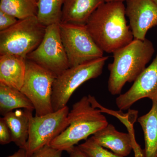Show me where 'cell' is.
Masks as SVG:
<instances>
[{
	"label": "cell",
	"mask_w": 157,
	"mask_h": 157,
	"mask_svg": "<svg viewBox=\"0 0 157 157\" xmlns=\"http://www.w3.org/2000/svg\"><path fill=\"white\" fill-rule=\"evenodd\" d=\"M63 151L46 145L34 152L30 157H61Z\"/></svg>",
	"instance_id": "21"
},
{
	"label": "cell",
	"mask_w": 157,
	"mask_h": 157,
	"mask_svg": "<svg viewBox=\"0 0 157 157\" xmlns=\"http://www.w3.org/2000/svg\"><path fill=\"white\" fill-rule=\"evenodd\" d=\"M67 106L45 115L32 116L30 121L29 138L25 150L30 157L39 149L51 142L69 126Z\"/></svg>",
	"instance_id": "8"
},
{
	"label": "cell",
	"mask_w": 157,
	"mask_h": 157,
	"mask_svg": "<svg viewBox=\"0 0 157 157\" xmlns=\"http://www.w3.org/2000/svg\"><path fill=\"white\" fill-rule=\"evenodd\" d=\"M32 1H33L35 4H36L37 6V3L38 2V0H32Z\"/></svg>",
	"instance_id": "28"
},
{
	"label": "cell",
	"mask_w": 157,
	"mask_h": 157,
	"mask_svg": "<svg viewBox=\"0 0 157 157\" xmlns=\"http://www.w3.org/2000/svg\"><path fill=\"white\" fill-rule=\"evenodd\" d=\"M16 17L0 11V31L9 28L18 21Z\"/></svg>",
	"instance_id": "23"
},
{
	"label": "cell",
	"mask_w": 157,
	"mask_h": 157,
	"mask_svg": "<svg viewBox=\"0 0 157 157\" xmlns=\"http://www.w3.org/2000/svg\"><path fill=\"white\" fill-rule=\"evenodd\" d=\"M124 1H126V0H106V2H123Z\"/></svg>",
	"instance_id": "27"
},
{
	"label": "cell",
	"mask_w": 157,
	"mask_h": 157,
	"mask_svg": "<svg viewBox=\"0 0 157 157\" xmlns=\"http://www.w3.org/2000/svg\"><path fill=\"white\" fill-rule=\"evenodd\" d=\"M126 15L134 39L144 40L147 31L157 25V7L153 0H126Z\"/></svg>",
	"instance_id": "11"
},
{
	"label": "cell",
	"mask_w": 157,
	"mask_h": 157,
	"mask_svg": "<svg viewBox=\"0 0 157 157\" xmlns=\"http://www.w3.org/2000/svg\"><path fill=\"white\" fill-rule=\"evenodd\" d=\"M156 25L157 26V25Z\"/></svg>",
	"instance_id": "30"
},
{
	"label": "cell",
	"mask_w": 157,
	"mask_h": 157,
	"mask_svg": "<svg viewBox=\"0 0 157 157\" xmlns=\"http://www.w3.org/2000/svg\"><path fill=\"white\" fill-rule=\"evenodd\" d=\"M153 1L155 3V4L156 6L157 7V0H153Z\"/></svg>",
	"instance_id": "29"
},
{
	"label": "cell",
	"mask_w": 157,
	"mask_h": 157,
	"mask_svg": "<svg viewBox=\"0 0 157 157\" xmlns=\"http://www.w3.org/2000/svg\"><path fill=\"white\" fill-rule=\"evenodd\" d=\"M26 59L45 68L56 76L70 67L61 38L59 24L46 27L42 42L35 50L29 54Z\"/></svg>",
	"instance_id": "9"
},
{
	"label": "cell",
	"mask_w": 157,
	"mask_h": 157,
	"mask_svg": "<svg viewBox=\"0 0 157 157\" xmlns=\"http://www.w3.org/2000/svg\"><path fill=\"white\" fill-rule=\"evenodd\" d=\"M26 59L11 55L0 56V84L20 90L26 72Z\"/></svg>",
	"instance_id": "13"
},
{
	"label": "cell",
	"mask_w": 157,
	"mask_h": 157,
	"mask_svg": "<svg viewBox=\"0 0 157 157\" xmlns=\"http://www.w3.org/2000/svg\"><path fill=\"white\" fill-rule=\"evenodd\" d=\"M18 109L35 110L33 103L19 90L0 84V113H6Z\"/></svg>",
	"instance_id": "17"
},
{
	"label": "cell",
	"mask_w": 157,
	"mask_h": 157,
	"mask_svg": "<svg viewBox=\"0 0 157 157\" xmlns=\"http://www.w3.org/2000/svg\"><path fill=\"white\" fill-rule=\"evenodd\" d=\"M33 112L27 109H17L8 113L3 116L11 130L12 142L20 148H25Z\"/></svg>",
	"instance_id": "15"
},
{
	"label": "cell",
	"mask_w": 157,
	"mask_h": 157,
	"mask_svg": "<svg viewBox=\"0 0 157 157\" xmlns=\"http://www.w3.org/2000/svg\"><path fill=\"white\" fill-rule=\"evenodd\" d=\"M66 0H38L37 18L45 27L59 24L61 21L62 9Z\"/></svg>",
	"instance_id": "18"
},
{
	"label": "cell",
	"mask_w": 157,
	"mask_h": 157,
	"mask_svg": "<svg viewBox=\"0 0 157 157\" xmlns=\"http://www.w3.org/2000/svg\"><path fill=\"white\" fill-rule=\"evenodd\" d=\"M0 11L21 20L36 16L37 7L32 0H1Z\"/></svg>",
	"instance_id": "19"
},
{
	"label": "cell",
	"mask_w": 157,
	"mask_h": 157,
	"mask_svg": "<svg viewBox=\"0 0 157 157\" xmlns=\"http://www.w3.org/2000/svg\"><path fill=\"white\" fill-rule=\"evenodd\" d=\"M123 2H105L94 11L86 26L104 52L113 53L134 40Z\"/></svg>",
	"instance_id": "1"
},
{
	"label": "cell",
	"mask_w": 157,
	"mask_h": 157,
	"mask_svg": "<svg viewBox=\"0 0 157 157\" xmlns=\"http://www.w3.org/2000/svg\"><path fill=\"white\" fill-rule=\"evenodd\" d=\"M133 150L135 151V157H144L143 150L140 149L139 146L135 143V141L134 143Z\"/></svg>",
	"instance_id": "26"
},
{
	"label": "cell",
	"mask_w": 157,
	"mask_h": 157,
	"mask_svg": "<svg viewBox=\"0 0 157 157\" xmlns=\"http://www.w3.org/2000/svg\"><path fill=\"white\" fill-rule=\"evenodd\" d=\"M105 2L106 0H66L60 23L86 25L94 11Z\"/></svg>",
	"instance_id": "14"
},
{
	"label": "cell",
	"mask_w": 157,
	"mask_h": 157,
	"mask_svg": "<svg viewBox=\"0 0 157 157\" xmlns=\"http://www.w3.org/2000/svg\"><path fill=\"white\" fill-rule=\"evenodd\" d=\"M70 157H88L78 146H74L68 151Z\"/></svg>",
	"instance_id": "24"
},
{
	"label": "cell",
	"mask_w": 157,
	"mask_h": 157,
	"mask_svg": "<svg viewBox=\"0 0 157 157\" xmlns=\"http://www.w3.org/2000/svg\"><path fill=\"white\" fill-rule=\"evenodd\" d=\"M69 126L49 145L67 151L79 141L108 124L107 118L96 108L94 97L85 96L73 104L68 116Z\"/></svg>",
	"instance_id": "3"
},
{
	"label": "cell",
	"mask_w": 157,
	"mask_h": 157,
	"mask_svg": "<svg viewBox=\"0 0 157 157\" xmlns=\"http://www.w3.org/2000/svg\"><path fill=\"white\" fill-rule=\"evenodd\" d=\"M108 56L70 67L56 76L52 88V102L54 111L67 106L71 96L85 82L102 74Z\"/></svg>",
	"instance_id": "5"
},
{
	"label": "cell",
	"mask_w": 157,
	"mask_h": 157,
	"mask_svg": "<svg viewBox=\"0 0 157 157\" xmlns=\"http://www.w3.org/2000/svg\"><path fill=\"white\" fill-rule=\"evenodd\" d=\"M152 101L150 111L138 119L144 135V157H157V100Z\"/></svg>",
	"instance_id": "16"
},
{
	"label": "cell",
	"mask_w": 157,
	"mask_h": 157,
	"mask_svg": "<svg viewBox=\"0 0 157 157\" xmlns=\"http://www.w3.org/2000/svg\"><path fill=\"white\" fill-rule=\"evenodd\" d=\"M59 26L70 67L104 56V52L94 41L86 25L60 23Z\"/></svg>",
	"instance_id": "6"
},
{
	"label": "cell",
	"mask_w": 157,
	"mask_h": 157,
	"mask_svg": "<svg viewBox=\"0 0 157 157\" xmlns=\"http://www.w3.org/2000/svg\"><path fill=\"white\" fill-rule=\"evenodd\" d=\"M12 141L11 130L3 117L0 119V144H8Z\"/></svg>",
	"instance_id": "22"
},
{
	"label": "cell",
	"mask_w": 157,
	"mask_h": 157,
	"mask_svg": "<svg viewBox=\"0 0 157 157\" xmlns=\"http://www.w3.org/2000/svg\"><path fill=\"white\" fill-rule=\"evenodd\" d=\"M6 157H27L25 149L20 148L14 154Z\"/></svg>",
	"instance_id": "25"
},
{
	"label": "cell",
	"mask_w": 157,
	"mask_h": 157,
	"mask_svg": "<svg viewBox=\"0 0 157 157\" xmlns=\"http://www.w3.org/2000/svg\"><path fill=\"white\" fill-rule=\"evenodd\" d=\"M155 52L150 40L134 39L126 46L113 53V61L108 65V89L112 95H120L127 82L137 79L152 58Z\"/></svg>",
	"instance_id": "2"
},
{
	"label": "cell",
	"mask_w": 157,
	"mask_h": 157,
	"mask_svg": "<svg viewBox=\"0 0 157 157\" xmlns=\"http://www.w3.org/2000/svg\"><path fill=\"white\" fill-rule=\"evenodd\" d=\"M145 98L152 101L157 100V55L126 92L117 98L116 104L120 110H127L137 101Z\"/></svg>",
	"instance_id": "10"
},
{
	"label": "cell",
	"mask_w": 157,
	"mask_h": 157,
	"mask_svg": "<svg viewBox=\"0 0 157 157\" xmlns=\"http://www.w3.org/2000/svg\"><path fill=\"white\" fill-rule=\"evenodd\" d=\"M92 137L98 144L120 156L126 157L133 150L135 140L132 135L118 132L111 124H108Z\"/></svg>",
	"instance_id": "12"
},
{
	"label": "cell",
	"mask_w": 157,
	"mask_h": 157,
	"mask_svg": "<svg viewBox=\"0 0 157 157\" xmlns=\"http://www.w3.org/2000/svg\"><path fill=\"white\" fill-rule=\"evenodd\" d=\"M78 147L88 157H123L107 151L98 144L92 136Z\"/></svg>",
	"instance_id": "20"
},
{
	"label": "cell",
	"mask_w": 157,
	"mask_h": 157,
	"mask_svg": "<svg viewBox=\"0 0 157 157\" xmlns=\"http://www.w3.org/2000/svg\"><path fill=\"white\" fill-rule=\"evenodd\" d=\"M56 77L53 73L26 59L25 77L20 91L33 103L36 115L54 112L52 96Z\"/></svg>",
	"instance_id": "7"
},
{
	"label": "cell",
	"mask_w": 157,
	"mask_h": 157,
	"mask_svg": "<svg viewBox=\"0 0 157 157\" xmlns=\"http://www.w3.org/2000/svg\"><path fill=\"white\" fill-rule=\"evenodd\" d=\"M46 27L36 16L18 20L14 25L0 31V56L11 55L26 59L42 42Z\"/></svg>",
	"instance_id": "4"
}]
</instances>
